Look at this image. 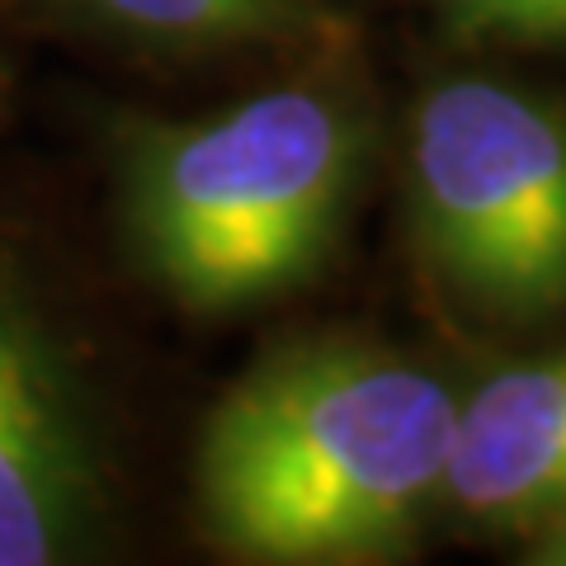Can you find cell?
I'll list each match as a JSON object with an SVG mask.
<instances>
[{
    "label": "cell",
    "instance_id": "6da1fadb",
    "mask_svg": "<svg viewBox=\"0 0 566 566\" xmlns=\"http://www.w3.org/2000/svg\"><path fill=\"white\" fill-rule=\"evenodd\" d=\"M458 397L420 364L359 340L270 354L199 439L212 543L245 562H374L444 491Z\"/></svg>",
    "mask_w": 566,
    "mask_h": 566
},
{
    "label": "cell",
    "instance_id": "7a4b0ae2",
    "mask_svg": "<svg viewBox=\"0 0 566 566\" xmlns=\"http://www.w3.org/2000/svg\"><path fill=\"white\" fill-rule=\"evenodd\" d=\"M359 151V118L316 85H274L227 114L147 128L123 193L133 245L185 312L279 297L326 260Z\"/></svg>",
    "mask_w": 566,
    "mask_h": 566
},
{
    "label": "cell",
    "instance_id": "3957f363",
    "mask_svg": "<svg viewBox=\"0 0 566 566\" xmlns=\"http://www.w3.org/2000/svg\"><path fill=\"white\" fill-rule=\"evenodd\" d=\"M420 251L463 307L543 322L566 307V109L534 91L458 76L411 123Z\"/></svg>",
    "mask_w": 566,
    "mask_h": 566
},
{
    "label": "cell",
    "instance_id": "277c9868",
    "mask_svg": "<svg viewBox=\"0 0 566 566\" xmlns=\"http://www.w3.org/2000/svg\"><path fill=\"white\" fill-rule=\"evenodd\" d=\"M95 468L57 354L0 289V566H48L81 543Z\"/></svg>",
    "mask_w": 566,
    "mask_h": 566
},
{
    "label": "cell",
    "instance_id": "5b68a950",
    "mask_svg": "<svg viewBox=\"0 0 566 566\" xmlns=\"http://www.w3.org/2000/svg\"><path fill=\"white\" fill-rule=\"evenodd\" d=\"M439 495L491 528L566 534V349L501 368L458 401Z\"/></svg>",
    "mask_w": 566,
    "mask_h": 566
},
{
    "label": "cell",
    "instance_id": "8992f818",
    "mask_svg": "<svg viewBox=\"0 0 566 566\" xmlns=\"http://www.w3.org/2000/svg\"><path fill=\"white\" fill-rule=\"evenodd\" d=\"M66 6L142 39L185 48L289 39L312 24L307 0H66Z\"/></svg>",
    "mask_w": 566,
    "mask_h": 566
},
{
    "label": "cell",
    "instance_id": "52a82bcc",
    "mask_svg": "<svg viewBox=\"0 0 566 566\" xmlns=\"http://www.w3.org/2000/svg\"><path fill=\"white\" fill-rule=\"evenodd\" d=\"M453 20L501 39H566V0H449Z\"/></svg>",
    "mask_w": 566,
    "mask_h": 566
}]
</instances>
